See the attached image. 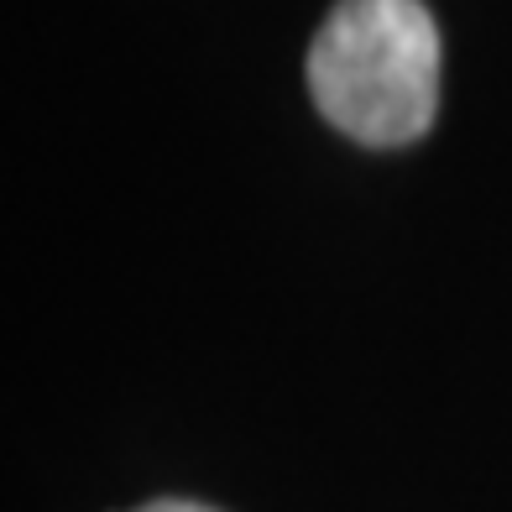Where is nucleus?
Here are the masks:
<instances>
[{"mask_svg":"<svg viewBox=\"0 0 512 512\" xmlns=\"http://www.w3.org/2000/svg\"><path fill=\"white\" fill-rule=\"evenodd\" d=\"M309 95L366 147H408L434 126L439 27L418 0H340L309 48Z\"/></svg>","mask_w":512,"mask_h":512,"instance_id":"1","label":"nucleus"},{"mask_svg":"<svg viewBox=\"0 0 512 512\" xmlns=\"http://www.w3.org/2000/svg\"><path fill=\"white\" fill-rule=\"evenodd\" d=\"M136 512H215V507H199V502H178V497H162V502H147Z\"/></svg>","mask_w":512,"mask_h":512,"instance_id":"2","label":"nucleus"}]
</instances>
